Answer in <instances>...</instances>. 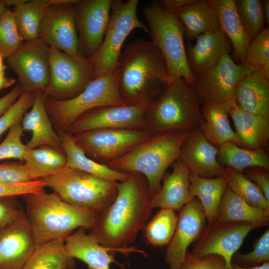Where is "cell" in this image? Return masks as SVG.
I'll return each instance as SVG.
<instances>
[{
	"label": "cell",
	"instance_id": "obj_1",
	"mask_svg": "<svg viewBox=\"0 0 269 269\" xmlns=\"http://www.w3.org/2000/svg\"><path fill=\"white\" fill-rule=\"evenodd\" d=\"M150 200L145 176L138 172L129 173L126 179L118 182L115 200L100 215L90 234L106 247H129L152 213Z\"/></svg>",
	"mask_w": 269,
	"mask_h": 269
},
{
	"label": "cell",
	"instance_id": "obj_2",
	"mask_svg": "<svg viewBox=\"0 0 269 269\" xmlns=\"http://www.w3.org/2000/svg\"><path fill=\"white\" fill-rule=\"evenodd\" d=\"M118 88L126 106L149 104L168 84L166 61L151 41L139 38L121 52Z\"/></svg>",
	"mask_w": 269,
	"mask_h": 269
},
{
	"label": "cell",
	"instance_id": "obj_3",
	"mask_svg": "<svg viewBox=\"0 0 269 269\" xmlns=\"http://www.w3.org/2000/svg\"><path fill=\"white\" fill-rule=\"evenodd\" d=\"M36 245L64 240L76 228L91 230L100 215L66 203L43 190L21 196Z\"/></svg>",
	"mask_w": 269,
	"mask_h": 269
},
{
	"label": "cell",
	"instance_id": "obj_4",
	"mask_svg": "<svg viewBox=\"0 0 269 269\" xmlns=\"http://www.w3.org/2000/svg\"><path fill=\"white\" fill-rule=\"evenodd\" d=\"M190 131L151 134L120 158L106 165L123 173L138 172L146 178L151 197L159 190L166 169L179 158Z\"/></svg>",
	"mask_w": 269,
	"mask_h": 269
},
{
	"label": "cell",
	"instance_id": "obj_5",
	"mask_svg": "<svg viewBox=\"0 0 269 269\" xmlns=\"http://www.w3.org/2000/svg\"><path fill=\"white\" fill-rule=\"evenodd\" d=\"M200 104L191 86L179 79L167 84L149 104L145 129L151 134L195 129L204 121Z\"/></svg>",
	"mask_w": 269,
	"mask_h": 269
},
{
	"label": "cell",
	"instance_id": "obj_6",
	"mask_svg": "<svg viewBox=\"0 0 269 269\" xmlns=\"http://www.w3.org/2000/svg\"><path fill=\"white\" fill-rule=\"evenodd\" d=\"M151 41L158 48L167 64L168 84L184 79L190 86L194 81L184 43V27L175 14L160 0H153L143 9Z\"/></svg>",
	"mask_w": 269,
	"mask_h": 269
},
{
	"label": "cell",
	"instance_id": "obj_7",
	"mask_svg": "<svg viewBox=\"0 0 269 269\" xmlns=\"http://www.w3.org/2000/svg\"><path fill=\"white\" fill-rule=\"evenodd\" d=\"M43 180L45 187L64 201L99 215L114 202L118 192V182L67 166Z\"/></svg>",
	"mask_w": 269,
	"mask_h": 269
},
{
	"label": "cell",
	"instance_id": "obj_8",
	"mask_svg": "<svg viewBox=\"0 0 269 269\" xmlns=\"http://www.w3.org/2000/svg\"><path fill=\"white\" fill-rule=\"evenodd\" d=\"M118 67L114 71L93 80L73 98L57 100L47 98L48 115L60 131H68L74 122L86 112L105 106H126L118 88Z\"/></svg>",
	"mask_w": 269,
	"mask_h": 269
},
{
	"label": "cell",
	"instance_id": "obj_9",
	"mask_svg": "<svg viewBox=\"0 0 269 269\" xmlns=\"http://www.w3.org/2000/svg\"><path fill=\"white\" fill-rule=\"evenodd\" d=\"M137 0H112L109 23L103 41L89 59L95 79L117 68L123 43L134 29L139 28L149 34L148 27L137 15Z\"/></svg>",
	"mask_w": 269,
	"mask_h": 269
},
{
	"label": "cell",
	"instance_id": "obj_10",
	"mask_svg": "<svg viewBox=\"0 0 269 269\" xmlns=\"http://www.w3.org/2000/svg\"><path fill=\"white\" fill-rule=\"evenodd\" d=\"M49 80L44 91L48 98H73L95 79L89 59L81 54L72 56L49 47Z\"/></svg>",
	"mask_w": 269,
	"mask_h": 269
},
{
	"label": "cell",
	"instance_id": "obj_11",
	"mask_svg": "<svg viewBox=\"0 0 269 269\" xmlns=\"http://www.w3.org/2000/svg\"><path fill=\"white\" fill-rule=\"evenodd\" d=\"M255 70L247 62L236 63L230 54H225L210 69L195 74L191 87L200 103L223 102L234 98L240 81Z\"/></svg>",
	"mask_w": 269,
	"mask_h": 269
},
{
	"label": "cell",
	"instance_id": "obj_12",
	"mask_svg": "<svg viewBox=\"0 0 269 269\" xmlns=\"http://www.w3.org/2000/svg\"><path fill=\"white\" fill-rule=\"evenodd\" d=\"M76 143L99 163L123 156L151 134L146 129H97L72 134Z\"/></svg>",
	"mask_w": 269,
	"mask_h": 269
},
{
	"label": "cell",
	"instance_id": "obj_13",
	"mask_svg": "<svg viewBox=\"0 0 269 269\" xmlns=\"http://www.w3.org/2000/svg\"><path fill=\"white\" fill-rule=\"evenodd\" d=\"M254 229L253 224L247 222L216 220L208 223L194 242L191 253L197 258L211 255L219 256L225 262V269H232L233 255Z\"/></svg>",
	"mask_w": 269,
	"mask_h": 269
},
{
	"label": "cell",
	"instance_id": "obj_14",
	"mask_svg": "<svg viewBox=\"0 0 269 269\" xmlns=\"http://www.w3.org/2000/svg\"><path fill=\"white\" fill-rule=\"evenodd\" d=\"M75 1L51 0L41 23L38 37L49 47L72 56L81 55L73 11Z\"/></svg>",
	"mask_w": 269,
	"mask_h": 269
},
{
	"label": "cell",
	"instance_id": "obj_15",
	"mask_svg": "<svg viewBox=\"0 0 269 269\" xmlns=\"http://www.w3.org/2000/svg\"><path fill=\"white\" fill-rule=\"evenodd\" d=\"M23 92L44 91L49 77V46L39 38L23 41L7 58Z\"/></svg>",
	"mask_w": 269,
	"mask_h": 269
},
{
	"label": "cell",
	"instance_id": "obj_16",
	"mask_svg": "<svg viewBox=\"0 0 269 269\" xmlns=\"http://www.w3.org/2000/svg\"><path fill=\"white\" fill-rule=\"evenodd\" d=\"M112 0H75L73 11L79 51L89 59L100 47L110 21Z\"/></svg>",
	"mask_w": 269,
	"mask_h": 269
},
{
	"label": "cell",
	"instance_id": "obj_17",
	"mask_svg": "<svg viewBox=\"0 0 269 269\" xmlns=\"http://www.w3.org/2000/svg\"><path fill=\"white\" fill-rule=\"evenodd\" d=\"M149 104L96 108L79 117L67 132L74 134L97 129H145L144 114Z\"/></svg>",
	"mask_w": 269,
	"mask_h": 269
},
{
	"label": "cell",
	"instance_id": "obj_18",
	"mask_svg": "<svg viewBox=\"0 0 269 269\" xmlns=\"http://www.w3.org/2000/svg\"><path fill=\"white\" fill-rule=\"evenodd\" d=\"M206 220L201 205L195 197L179 210L176 228L165 253L169 269H181L187 249L200 235Z\"/></svg>",
	"mask_w": 269,
	"mask_h": 269
},
{
	"label": "cell",
	"instance_id": "obj_19",
	"mask_svg": "<svg viewBox=\"0 0 269 269\" xmlns=\"http://www.w3.org/2000/svg\"><path fill=\"white\" fill-rule=\"evenodd\" d=\"M36 245L24 212L0 229V269H22Z\"/></svg>",
	"mask_w": 269,
	"mask_h": 269
},
{
	"label": "cell",
	"instance_id": "obj_20",
	"mask_svg": "<svg viewBox=\"0 0 269 269\" xmlns=\"http://www.w3.org/2000/svg\"><path fill=\"white\" fill-rule=\"evenodd\" d=\"M218 151V148L209 142L199 127L189 132L178 159L190 173L203 178L224 176L226 167L219 162Z\"/></svg>",
	"mask_w": 269,
	"mask_h": 269
},
{
	"label": "cell",
	"instance_id": "obj_21",
	"mask_svg": "<svg viewBox=\"0 0 269 269\" xmlns=\"http://www.w3.org/2000/svg\"><path fill=\"white\" fill-rule=\"evenodd\" d=\"M84 228L69 236L65 240V248L69 255L78 259L87 266V269H111L112 263H116L122 269L123 265L115 258V253L120 252L126 255L137 252L146 256L143 251L134 247L118 250L109 248L101 245L90 234H87Z\"/></svg>",
	"mask_w": 269,
	"mask_h": 269
},
{
	"label": "cell",
	"instance_id": "obj_22",
	"mask_svg": "<svg viewBox=\"0 0 269 269\" xmlns=\"http://www.w3.org/2000/svg\"><path fill=\"white\" fill-rule=\"evenodd\" d=\"M47 98L44 91L34 93L31 109L25 113L21 120L23 131L32 133L30 139L25 144L27 149L41 146L62 149L60 138L53 128L46 109Z\"/></svg>",
	"mask_w": 269,
	"mask_h": 269
},
{
	"label": "cell",
	"instance_id": "obj_23",
	"mask_svg": "<svg viewBox=\"0 0 269 269\" xmlns=\"http://www.w3.org/2000/svg\"><path fill=\"white\" fill-rule=\"evenodd\" d=\"M234 102L233 98L221 103L205 104L201 108L204 121L199 128L209 142L217 148L225 143L232 142L248 148L230 125L229 111Z\"/></svg>",
	"mask_w": 269,
	"mask_h": 269
},
{
	"label": "cell",
	"instance_id": "obj_24",
	"mask_svg": "<svg viewBox=\"0 0 269 269\" xmlns=\"http://www.w3.org/2000/svg\"><path fill=\"white\" fill-rule=\"evenodd\" d=\"M172 170L165 173L163 183L158 191L151 197L152 208H160L179 210L193 198L189 193L190 172L178 159L172 164Z\"/></svg>",
	"mask_w": 269,
	"mask_h": 269
},
{
	"label": "cell",
	"instance_id": "obj_25",
	"mask_svg": "<svg viewBox=\"0 0 269 269\" xmlns=\"http://www.w3.org/2000/svg\"><path fill=\"white\" fill-rule=\"evenodd\" d=\"M196 39L195 44L189 45L186 51L189 66L194 74L210 69L223 55L232 54V44L221 30L201 34Z\"/></svg>",
	"mask_w": 269,
	"mask_h": 269
},
{
	"label": "cell",
	"instance_id": "obj_26",
	"mask_svg": "<svg viewBox=\"0 0 269 269\" xmlns=\"http://www.w3.org/2000/svg\"><path fill=\"white\" fill-rule=\"evenodd\" d=\"M233 98L240 109L269 119V79L258 68L240 81Z\"/></svg>",
	"mask_w": 269,
	"mask_h": 269
},
{
	"label": "cell",
	"instance_id": "obj_27",
	"mask_svg": "<svg viewBox=\"0 0 269 269\" xmlns=\"http://www.w3.org/2000/svg\"><path fill=\"white\" fill-rule=\"evenodd\" d=\"M217 14L220 30L230 40L232 58L237 63L246 62L245 52L251 39L246 33L238 14L235 0H208Z\"/></svg>",
	"mask_w": 269,
	"mask_h": 269
},
{
	"label": "cell",
	"instance_id": "obj_28",
	"mask_svg": "<svg viewBox=\"0 0 269 269\" xmlns=\"http://www.w3.org/2000/svg\"><path fill=\"white\" fill-rule=\"evenodd\" d=\"M229 115L235 132L248 149L265 151L269 140V118L245 111L235 102L229 109Z\"/></svg>",
	"mask_w": 269,
	"mask_h": 269
},
{
	"label": "cell",
	"instance_id": "obj_29",
	"mask_svg": "<svg viewBox=\"0 0 269 269\" xmlns=\"http://www.w3.org/2000/svg\"><path fill=\"white\" fill-rule=\"evenodd\" d=\"M58 134L61 148L66 156L67 166L112 181L121 182L128 176L129 173L117 171L106 164L96 162L87 157L83 150L76 143L72 134L67 131H59Z\"/></svg>",
	"mask_w": 269,
	"mask_h": 269
},
{
	"label": "cell",
	"instance_id": "obj_30",
	"mask_svg": "<svg viewBox=\"0 0 269 269\" xmlns=\"http://www.w3.org/2000/svg\"><path fill=\"white\" fill-rule=\"evenodd\" d=\"M173 13L183 24L185 36L189 40L203 33L220 30L216 12L208 0H196Z\"/></svg>",
	"mask_w": 269,
	"mask_h": 269
},
{
	"label": "cell",
	"instance_id": "obj_31",
	"mask_svg": "<svg viewBox=\"0 0 269 269\" xmlns=\"http://www.w3.org/2000/svg\"><path fill=\"white\" fill-rule=\"evenodd\" d=\"M12 12L17 32L23 41L38 38L39 28L51 0H5Z\"/></svg>",
	"mask_w": 269,
	"mask_h": 269
},
{
	"label": "cell",
	"instance_id": "obj_32",
	"mask_svg": "<svg viewBox=\"0 0 269 269\" xmlns=\"http://www.w3.org/2000/svg\"><path fill=\"white\" fill-rule=\"evenodd\" d=\"M217 220L250 223L257 228L269 225V211L250 205L227 186L221 198Z\"/></svg>",
	"mask_w": 269,
	"mask_h": 269
},
{
	"label": "cell",
	"instance_id": "obj_33",
	"mask_svg": "<svg viewBox=\"0 0 269 269\" xmlns=\"http://www.w3.org/2000/svg\"><path fill=\"white\" fill-rule=\"evenodd\" d=\"M189 182L190 194L199 201L208 223L216 220L221 198L227 186L225 178H203L190 173Z\"/></svg>",
	"mask_w": 269,
	"mask_h": 269
},
{
	"label": "cell",
	"instance_id": "obj_34",
	"mask_svg": "<svg viewBox=\"0 0 269 269\" xmlns=\"http://www.w3.org/2000/svg\"><path fill=\"white\" fill-rule=\"evenodd\" d=\"M61 150L49 146L26 150L23 164L32 180L46 178L66 166V156Z\"/></svg>",
	"mask_w": 269,
	"mask_h": 269
},
{
	"label": "cell",
	"instance_id": "obj_35",
	"mask_svg": "<svg viewBox=\"0 0 269 269\" xmlns=\"http://www.w3.org/2000/svg\"><path fill=\"white\" fill-rule=\"evenodd\" d=\"M64 242L37 245L22 269H74L75 259L66 252Z\"/></svg>",
	"mask_w": 269,
	"mask_h": 269
},
{
	"label": "cell",
	"instance_id": "obj_36",
	"mask_svg": "<svg viewBox=\"0 0 269 269\" xmlns=\"http://www.w3.org/2000/svg\"><path fill=\"white\" fill-rule=\"evenodd\" d=\"M217 159L225 167L243 173L248 167L269 169V156L265 150L243 148L232 142H226L218 148Z\"/></svg>",
	"mask_w": 269,
	"mask_h": 269
},
{
	"label": "cell",
	"instance_id": "obj_37",
	"mask_svg": "<svg viewBox=\"0 0 269 269\" xmlns=\"http://www.w3.org/2000/svg\"><path fill=\"white\" fill-rule=\"evenodd\" d=\"M177 221L178 215L175 210L161 208L143 229L146 242L154 247L167 246L173 236Z\"/></svg>",
	"mask_w": 269,
	"mask_h": 269
},
{
	"label": "cell",
	"instance_id": "obj_38",
	"mask_svg": "<svg viewBox=\"0 0 269 269\" xmlns=\"http://www.w3.org/2000/svg\"><path fill=\"white\" fill-rule=\"evenodd\" d=\"M225 178L227 187L250 205L269 211V201L260 188L244 173L226 167Z\"/></svg>",
	"mask_w": 269,
	"mask_h": 269
},
{
	"label": "cell",
	"instance_id": "obj_39",
	"mask_svg": "<svg viewBox=\"0 0 269 269\" xmlns=\"http://www.w3.org/2000/svg\"><path fill=\"white\" fill-rule=\"evenodd\" d=\"M235 4L243 26L252 40L265 28L262 1L237 0Z\"/></svg>",
	"mask_w": 269,
	"mask_h": 269
},
{
	"label": "cell",
	"instance_id": "obj_40",
	"mask_svg": "<svg viewBox=\"0 0 269 269\" xmlns=\"http://www.w3.org/2000/svg\"><path fill=\"white\" fill-rule=\"evenodd\" d=\"M23 42L17 32L12 10L7 7L0 18V52L7 59Z\"/></svg>",
	"mask_w": 269,
	"mask_h": 269
},
{
	"label": "cell",
	"instance_id": "obj_41",
	"mask_svg": "<svg viewBox=\"0 0 269 269\" xmlns=\"http://www.w3.org/2000/svg\"><path fill=\"white\" fill-rule=\"evenodd\" d=\"M232 262L245 268L258 266L269 262V230L268 229L256 241L254 249L248 253H236Z\"/></svg>",
	"mask_w": 269,
	"mask_h": 269
},
{
	"label": "cell",
	"instance_id": "obj_42",
	"mask_svg": "<svg viewBox=\"0 0 269 269\" xmlns=\"http://www.w3.org/2000/svg\"><path fill=\"white\" fill-rule=\"evenodd\" d=\"M23 131L20 122L15 123L9 129L6 136L0 143V161L7 159L23 161L27 149L21 139Z\"/></svg>",
	"mask_w": 269,
	"mask_h": 269
},
{
	"label": "cell",
	"instance_id": "obj_43",
	"mask_svg": "<svg viewBox=\"0 0 269 269\" xmlns=\"http://www.w3.org/2000/svg\"><path fill=\"white\" fill-rule=\"evenodd\" d=\"M246 62L255 68L269 62V28L265 27L250 42L245 52Z\"/></svg>",
	"mask_w": 269,
	"mask_h": 269
},
{
	"label": "cell",
	"instance_id": "obj_44",
	"mask_svg": "<svg viewBox=\"0 0 269 269\" xmlns=\"http://www.w3.org/2000/svg\"><path fill=\"white\" fill-rule=\"evenodd\" d=\"M34 100V94L23 92L13 104L0 117V137L15 123L20 122L31 108Z\"/></svg>",
	"mask_w": 269,
	"mask_h": 269
},
{
	"label": "cell",
	"instance_id": "obj_45",
	"mask_svg": "<svg viewBox=\"0 0 269 269\" xmlns=\"http://www.w3.org/2000/svg\"><path fill=\"white\" fill-rule=\"evenodd\" d=\"M16 197H0V229L13 222L25 212Z\"/></svg>",
	"mask_w": 269,
	"mask_h": 269
},
{
	"label": "cell",
	"instance_id": "obj_46",
	"mask_svg": "<svg viewBox=\"0 0 269 269\" xmlns=\"http://www.w3.org/2000/svg\"><path fill=\"white\" fill-rule=\"evenodd\" d=\"M32 181L24 164L3 163L0 164V183L16 184Z\"/></svg>",
	"mask_w": 269,
	"mask_h": 269
},
{
	"label": "cell",
	"instance_id": "obj_47",
	"mask_svg": "<svg viewBox=\"0 0 269 269\" xmlns=\"http://www.w3.org/2000/svg\"><path fill=\"white\" fill-rule=\"evenodd\" d=\"M181 269H226L225 262L218 255H211L197 258L188 251Z\"/></svg>",
	"mask_w": 269,
	"mask_h": 269
},
{
	"label": "cell",
	"instance_id": "obj_48",
	"mask_svg": "<svg viewBox=\"0 0 269 269\" xmlns=\"http://www.w3.org/2000/svg\"><path fill=\"white\" fill-rule=\"evenodd\" d=\"M45 187L42 179L16 184L0 183V197L7 196H22L38 191Z\"/></svg>",
	"mask_w": 269,
	"mask_h": 269
},
{
	"label": "cell",
	"instance_id": "obj_49",
	"mask_svg": "<svg viewBox=\"0 0 269 269\" xmlns=\"http://www.w3.org/2000/svg\"><path fill=\"white\" fill-rule=\"evenodd\" d=\"M243 173L260 188L269 201V170L259 167H251L246 168Z\"/></svg>",
	"mask_w": 269,
	"mask_h": 269
},
{
	"label": "cell",
	"instance_id": "obj_50",
	"mask_svg": "<svg viewBox=\"0 0 269 269\" xmlns=\"http://www.w3.org/2000/svg\"><path fill=\"white\" fill-rule=\"evenodd\" d=\"M23 90L18 85H16L8 93L0 98V117L16 101Z\"/></svg>",
	"mask_w": 269,
	"mask_h": 269
},
{
	"label": "cell",
	"instance_id": "obj_51",
	"mask_svg": "<svg viewBox=\"0 0 269 269\" xmlns=\"http://www.w3.org/2000/svg\"><path fill=\"white\" fill-rule=\"evenodd\" d=\"M196 0H160L161 4L167 9L172 12L194 2Z\"/></svg>",
	"mask_w": 269,
	"mask_h": 269
},
{
	"label": "cell",
	"instance_id": "obj_52",
	"mask_svg": "<svg viewBox=\"0 0 269 269\" xmlns=\"http://www.w3.org/2000/svg\"><path fill=\"white\" fill-rule=\"evenodd\" d=\"M15 83V80L6 77L4 74L0 73V91L12 86Z\"/></svg>",
	"mask_w": 269,
	"mask_h": 269
},
{
	"label": "cell",
	"instance_id": "obj_53",
	"mask_svg": "<svg viewBox=\"0 0 269 269\" xmlns=\"http://www.w3.org/2000/svg\"><path fill=\"white\" fill-rule=\"evenodd\" d=\"M232 269H269V262L264 263L261 265L251 268L242 267L232 262Z\"/></svg>",
	"mask_w": 269,
	"mask_h": 269
},
{
	"label": "cell",
	"instance_id": "obj_54",
	"mask_svg": "<svg viewBox=\"0 0 269 269\" xmlns=\"http://www.w3.org/2000/svg\"><path fill=\"white\" fill-rule=\"evenodd\" d=\"M263 9L265 17V22L269 24V0H265L262 1Z\"/></svg>",
	"mask_w": 269,
	"mask_h": 269
},
{
	"label": "cell",
	"instance_id": "obj_55",
	"mask_svg": "<svg viewBox=\"0 0 269 269\" xmlns=\"http://www.w3.org/2000/svg\"><path fill=\"white\" fill-rule=\"evenodd\" d=\"M4 57L0 52V73L4 74L6 67L3 64Z\"/></svg>",
	"mask_w": 269,
	"mask_h": 269
},
{
	"label": "cell",
	"instance_id": "obj_56",
	"mask_svg": "<svg viewBox=\"0 0 269 269\" xmlns=\"http://www.w3.org/2000/svg\"><path fill=\"white\" fill-rule=\"evenodd\" d=\"M7 7L4 0H0V18L3 13L7 9Z\"/></svg>",
	"mask_w": 269,
	"mask_h": 269
}]
</instances>
